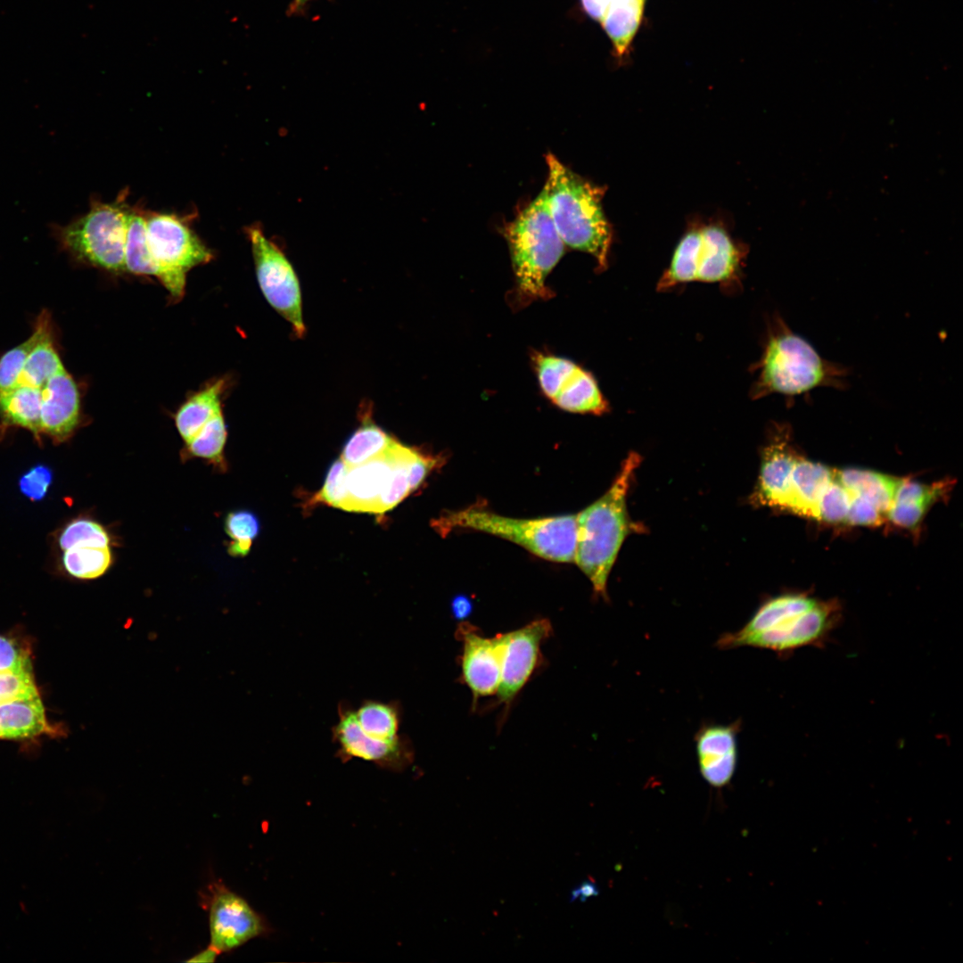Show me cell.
<instances>
[{
  "instance_id": "1",
  "label": "cell",
  "mask_w": 963,
  "mask_h": 963,
  "mask_svg": "<svg viewBox=\"0 0 963 963\" xmlns=\"http://www.w3.org/2000/svg\"><path fill=\"white\" fill-rule=\"evenodd\" d=\"M836 600L786 593L765 601L738 630L722 634L720 649L750 646L790 656L806 646L824 647L842 621Z\"/></svg>"
},
{
  "instance_id": "2",
  "label": "cell",
  "mask_w": 963,
  "mask_h": 963,
  "mask_svg": "<svg viewBox=\"0 0 963 963\" xmlns=\"http://www.w3.org/2000/svg\"><path fill=\"white\" fill-rule=\"evenodd\" d=\"M752 368L753 399L775 393L794 399L818 388L845 390L849 384L846 366L822 358L777 313L767 322L762 352Z\"/></svg>"
},
{
  "instance_id": "3",
  "label": "cell",
  "mask_w": 963,
  "mask_h": 963,
  "mask_svg": "<svg viewBox=\"0 0 963 963\" xmlns=\"http://www.w3.org/2000/svg\"><path fill=\"white\" fill-rule=\"evenodd\" d=\"M550 214L564 245L590 254L604 271L608 266L612 228L602 207L605 188L596 185L563 164L554 154L546 156Z\"/></svg>"
},
{
  "instance_id": "4",
  "label": "cell",
  "mask_w": 963,
  "mask_h": 963,
  "mask_svg": "<svg viewBox=\"0 0 963 963\" xmlns=\"http://www.w3.org/2000/svg\"><path fill=\"white\" fill-rule=\"evenodd\" d=\"M640 457L631 452L610 489L577 514L574 562L590 580L594 592L606 598L609 573L625 538L636 530L626 498Z\"/></svg>"
},
{
  "instance_id": "5",
  "label": "cell",
  "mask_w": 963,
  "mask_h": 963,
  "mask_svg": "<svg viewBox=\"0 0 963 963\" xmlns=\"http://www.w3.org/2000/svg\"><path fill=\"white\" fill-rule=\"evenodd\" d=\"M504 235L514 276L515 306L550 298L546 280L561 259L564 243L550 214L546 186L506 226Z\"/></svg>"
},
{
  "instance_id": "6",
  "label": "cell",
  "mask_w": 963,
  "mask_h": 963,
  "mask_svg": "<svg viewBox=\"0 0 963 963\" xmlns=\"http://www.w3.org/2000/svg\"><path fill=\"white\" fill-rule=\"evenodd\" d=\"M433 527L442 536L457 529L477 531L517 544L548 561L574 562L577 514L514 518L476 505L442 514L433 521Z\"/></svg>"
},
{
  "instance_id": "7",
  "label": "cell",
  "mask_w": 963,
  "mask_h": 963,
  "mask_svg": "<svg viewBox=\"0 0 963 963\" xmlns=\"http://www.w3.org/2000/svg\"><path fill=\"white\" fill-rule=\"evenodd\" d=\"M748 249L736 243L720 224H692L673 252L669 267L657 284L667 291L690 283H715L727 292L742 285V271Z\"/></svg>"
},
{
  "instance_id": "8",
  "label": "cell",
  "mask_w": 963,
  "mask_h": 963,
  "mask_svg": "<svg viewBox=\"0 0 963 963\" xmlns=\"http://www.w3.org/2000/svg\"><path fill=\"white\" fill-rule=\"evenodd\" d=\"M129 208L123 199L91 201L89 210L66 225H51L60 247L82 264L112 272L126 271L125 242Z\"/></svg>"
},
{
  "instance_id": "9",
  "label": "cell",
  "mask_w": 963,
  "mask_h": 963,
  "mask_svg": "<svg viewBox=\"0 0 963 963\" xmlns=\"http://www.w3.org/2000/svg\"><path fill=\"white\" fill-rule=\"evenodd\" d=\"M147 242L159 280L176 299L183 296L186 273L206 264L213 255L186 221L169 213L145 214Z\"/></svg>"
},
{
  "instance_id": "10",
  "label": "cell",
  "mask_w": 963,
  "mask_h": 963,
  "mask_svg": "<svg viewBox=\"0 0 963 963\" xmlns=\"http://www.w3.org/2000/svg\"><path fill=\"white\" fill-rule=\"evenodd\" d=\"M259 288L270 306L292 327L294 335L306 333L298 276L283 251L258 225L246 228Z\"/></svg>"
},
{
  "instance_id": "11",
  "label": "cell",
  "mask_w": 963,
  "mask_h": 963,
  "mask_svg": "<svg viewBox=\"0 0 963 963\" xmlns=\"http://www.w3.org/2000/svg\"><path fill=\"white\" fill-rule=\"evenodd\" d=\"M534 366L542 392L556 407L577 414L603 415L609 410L592 374L573 361L539 353L534 356Z\"/></svg>"
},
{
  "instance_id": "12",
  "label": "cell",
  "mask_w": 963,
  "mask_h": 963,
  "mask_svg": "<svg viewBox=\"0 0 963 963\" xmlns=\"http://www.w3.org/2000/svg\"><path fill=\"white\" fill-rule=\"evenodd\" d=\"M209 911L210 944L219 953L233 951L269 933L265 918L224 884H210L204 895Z\"/></svg>"
},
{
  "instance_id": "13",
  "label": "cell",
  "mask_w": 963,
  "mask_h": 963,
  "mask_svg": "<svg viewBox=\"0 0 963 963\" xmlns=\"http://www.w3.org/2000/svg\"><path fill=\"white\" fill-rule=\"evenodd\" d=\"M338 721L332 728L337 745L336 756L347 762L353 758L371 761L382 769L401 771L414 760V749L406 736L383 741L366 734L360 728L353 708L345 701L338 705Z\"/></svg>"
},
{
  "instance_id": "14",
  "label": "cell",
  "mask_w": 963,
  "mask_h": 963,
  "mask_svg": "<svg viewBox=\"0 0 963 963\" xmlns=\"http://www.w3.org/2000/svg\"><path fill=\"white\" fill-rule=\"evenodd\" d=\"M548 620H536L515 630L502 634L501 677L497 691L498 704L508 708L534 672L540 655V645L551 634Z\"/></svg>"
},
{
  "instance_id": "15",
  "label": "cell",
  "mask_w": 963,
  "mask_h": 963,
  "mask_svg": "<svg viewBox=\"0 0 963 963\" xmlns=\"http://www.w3.org/2000/svg\"><path fill=\"white\" fill-rule=\"evenodd\" d=\"M459 630L463 641L462 679L473 701L497 694L501 677L502 634L485 638L465 623Z\"/></svg>"
},
{
  "instance_id": "16",
  "label": "cell",
  "mask_w": 963,
  "mask_h": 963,
  "mask_svg": "<svg viewBox=\"0 0 963 963\" xmlns=\"http://www.w3.org/2000/svg\"><path fill=\"white\" fill-rule=\"evenodd\" d=\"M80 399L78 386L65 367L41 388L40 431L54 441L69 439L78 425Z\"/></svg>"
},
{
  "instance_id": "17",
  "label": "cell",
  "mask_w": 963,
  "mask_h": 963,
  "mask_svg": "<svg viewBox=\"0 0 963 963\" xmlns=\"http://www.w3.org/2000/svg\"><path fill=\"white\" fill-rule=\"evenodd\" d=\"M740 720L728 725L706 724L696 734L699 770L706 782L722 787L731 780L737 762Z\"/></svg>"
},
{
  "instance_id": "18",
  "label": "cell",
  "mask_w": 963,
  "mask_h": 963,
  "mask_svg": "<svg viewBox=\"0 0 963 963\" xmlns=\"http://www.w3.org/2000/svg\"><path fill=\"white\" fill-rule=\"evenodd\" d=\"M790 429L776 425L763 449L754 499L762 505L785 508L790 476L798 459L790 443Z\"/></svg>"
},
{
  "instance_id": "19",
  "label": "cell",
  "mask_w": 963,
  "mask_h": 963,
  "mask_svg": "<svg viewBox=\"0 0 963 963\" xmlns=\"http://www.w3.org/2000/svg\"><path fill=\"white\" fill-rule=\"evenodd\" d=\"M390 448L364 464L348 467V499L344 510L374 514L379 497L391 471Z\"/></svg>"
},
{
  "instance_id": "20",
  "label": "cell",
  "mask_w": 963,
  "mask_h": 963,
  "mask_svg": "<svg viewBox=\"0 0 963 963\" xmlns=\"http://www.w3.org/2000/svg\"><path fill=\"white\" fill-rule=\"evenodd\" d=\"M835 476L827 466L798 457L791 473L784 509L815 518L819 496Z\"/></svg>"
},
{
  "instance_id": "21",
  "label": "cell",
  "mask_w": 963,
  "mask_h": 963,
  "mask_svg": "<svg viewBox=\"0 0 963 963\" xmlns=\"http://www.w3.org/2000/svg\"><path fill=\"white\" fill-rule=\"evenodd\" d=\"M55 732L40 697L0 704V739L23 740Z\"/></svg>"
},
{
  "instance_id": "22",
  "label": "cell",
  "mask_w": 963,
  "mask_h": 963,
  "mask_svg": "<svg viewBox=\"0 0 963 963\" xmlns=\"http://www.w3.org/2000/svg\"><path fill=\"white\" fill-rule=\"evenodd\" d=\"M226 382L218 379L193 394L175 415L176 427L187 443L215 416L222 413V394Z\"/></svg>"
},
{
  "instance_id": "23",
  "label": "cell",
  "mask_w": 963,
  "mask_h": 963,
  "mask_svg": "<svg viewBox=\"0 0 963 963\" xmlns=\"http://www.w3.org/2000/svg\"><path fill=\"white\" fill-rule=\"evenodd\" d=\"M835 479L852 494L870 501L884 514L890 509L901 479L880 473L848 468L835 472Z\"/></svg>"
},
{
  "instance_id": "24",
  "label": "cell",
  "mask_w": 963,
  "mask_h": 963,
  "mask_svg": "<svg viewBox=\"0 0 963 963\" xmlns=\"http://www.w3.org/2000/svg\"><path fill=\"white\" fill-rule=\"evenodd\" d=\"M41 388L17 385L0 392V416L3 422L29 430L37 436L40 435Z\"/></svg>"
},
{
  "instance_id": "25",
  "label": "cell",
  "mask_w": 963,
  "mask_h": 963,
  "mask_svg": "<svg viewBox=\"0 0 963 963\" xmlns=\"http://www.w3.org/2000/svg\"><path fill=\"white\" fill-rule=\"evenodd\" d=\"M361 425L345 442L342 459L348 467L364 464L384 453L396 440L363 411Z\"/></svg>"
},
{
  "instance_id": "26",
  "label": "cell",
  "mask_w": 963,
  "mask_h": 963,
  "mask_svg": "<svg viewBox=\"0 0 963 963\" xmlns=\"http://www.w3.org/2000/svg\"><path fill=\"white\" fill-rule=\"evenodd\" d=\"M419 449L405 446L395 440L390 448L391 471L379 497L375 514H383L395 507L411 492L409 472L411 464Z\"/></svg>"
},
{
  "instance_id": "27",
  "label": "cell",
  "mask_w": 963,
  "mask_h": 963,
  "mask_svg": "<svg viewBox=\"0 0 963 963\" xmlns=\"http://www.w3.org/2000/svg\"><path fill=\"white\" fill-rule=\"evenodd\" d=\"M645 0H613L600 21L615 51L623 54L641 21Z\"/></svg>"
},
{
  "instance_id": "28",
  "label": "cell",
  "mask_w": 963,
  "mask_h": 963,
  "mask_svg": "<svg viewBox=\"0 0 963 963\" xmlns=\"http://www.w3.org/2000/svg\"><path fill=\"white\" fill-rule=\"evenodd\" d=\"M125 268L136 275L160 276L148 246L145 214L131 209L127 215Z\"/></svg>"
},
{
  "instance_id": "29",
  "label": "cell",
  "mask_w": 963,
  "mask_h": 963,
  "mask_svg": "<svg viewBox=\"0 0 963 963\" xmlns=\"http://www.w3.org/2000/svg\"><path fill=\"white\" fill-rule=\"evenodd\" d=\"M361 729L372 737L392 741L399 737L401 708L397 701L365 700L355 711Z\"/></svg>"
},
{
  "instance_id": "30",
  "label": "cell",
  "mask_w": 963,
  "mask_h": 963,
  "mask_svg": "<svg viewBox=\"0 0 963 963\" xmlns=\"http://www.w3.org/2000/svg\"><path fill=\"white\" fill-rule=\"evenodd\" d=\"M62 368L64 366L54 346L52 333H49L27 357L14 386L41 388L52 375Z\"/></svg>"
},
{
  "instance_id": "31",
  "label": "cell",
  "mask_w": 963,
  "mask_h": 963,
  "mask_svg": "<svg viewBox=\"0 0 963 963\" xmlns=\"http://www.w3.org/2000/svg\"><path fill=\"white\" fill-rule=\"evenodd\" d=\"M112 562L110 547H75L64 550L62 556L65 572L79 580H94L103 576Z\"/></svg>"
},
{
  "instance_id": "32",
  "label": "cell",
  "mask_w": 963,
  "mask_h": 963,
  "mask_svg": "<svg viewBox=\"0 0 963 963\" xmlns=\"http://www.w3.org/2000/svg\"><path fill=\"white\" fill-rule=\"evenodd\" d=\"M49 333H51L50 317L44 310L37 319L32 334L0 358V392L6 391L14 386L27 357Z\"/></svg>"
},
{
  "instance_id": "33",
  "label": "cell",
  "mask_w": 963,
  "mask_h": 963,
  "mask_svg": "<svg viewBox=\"0 0 963 963\" xmlns=\"http://www.w3.org/2000/svg\"><path fill=\"white\" fill-rule=\"evenodd\" d=\"M227 431L223 412L215 416L187 443L185 451L191 457H200L210 463L224 465V449Z\"/></svg>"
},
{
  "instance_id": "34",
  "label": "cell",
  "mask_w": 963,
  "mask_h": 963,
  "mask_svg": "<svg viewBox=\"0 0 963 963\" xmlns=\"http://www.w3.org/2000/svg\"><path fill=\"white\" fill-rule=\"evenodd\" d=\"M224 527L230 538L228 554L232 556H247L260 531L257 515L249 510L230 512L226 516Z\"/></svg>"
},
{
  "instance_id": "35",
  "label": "cell",
  "mask_w": 963,
  "mask_h": 963,
  "mask_svg": "<svg viewBox=\"0 0 963 963\" xmlns=\"http://www.w3.org/2000/svg\"><path fill=\"white\" fill-rule=\"evenodd\" d=\"M111 538L106 529L98 522L88 518H77L62 530L59 547L64 551L75 547H110Z\"/></svg>"
},
{
  "instance_id": "36",
  "label": "cell",
  "mask_w": 963,
  "mask_h": 963,
  "mask_svg": "<svg viewBox=\"0 0 963 963\" xmlns=\"http://www.w3.org/2000/svg\"><path fill=\"white\" fill-rule=\"evenodd\" d=\"M38 697L32 664L0 672V704Z\"/></svg>"
},
{
  "instance_id": "37",
  "label": "cell",
  "mask_w": 963,
  "mask_h": 963,
  "mask_svg": "<svg viewBox=\"0 0 963 963\" xmlns=\"http://www.w3.org/2000/svg\"><path fill=\"white\" fill-rule=\"evenodd\" d=\"M851 498L850 491L835 476L819 496L815 518L827 523L845 522Z\"/></svg>"
},
{
  "instance_id": "38",
  "label": "cell",
  "mask_w": 963,
  "mask_h": 963,
  "mask_svg": "<svg viewBox=\"0 0 963 963\" xmlns=\"http://www.w3.org/2000/svg\"><path fill=\"white\" fill-rule=\"evenodd\" d=\"M348 466L342 458L334 460L329 466L321 490L314 497L313 502L325 504L344 510L348 491L346 476Z\"/></svg>"
},
{
  "instance_id": "39",
  "label": "cell",
  "mask_w": 963,
  "mask_h": 963,
  "mask_svg": "<svg viewBox=\"0 0 963 963\" xmlns=\"http://www.w3.org/2000/svg\"><path fill=\"white\" fill-rule=\"evenodd\" d=\"M948 482H940L931 485L910 480H900L893 502H910L930 506L939 499L949 488Z\"/></svg>"
},
{
  "instance_id": "40",
  "label": "cell",
  "mask_w": 963,
  "mask_h": 963,
  "mask_svg": "<svg viewBox=\"0 0 963 963\" xmlns=\"http://www.w3.org/2000/svg\"><path fill=\"white\" fill-rule=\"evenodd\" d=\"M53 482V472L45 465H36L23 473L19 480L21 492L29 499L38 501L48 492Z\"/></svg>"
},
{
  "instance_id": "41",
  "label": "cell",
  "mask_w": 963,
  "mask_h": 963,
  "mask_svg": "<svg viewBox=\"0 0 963 963\" xmlns=\"http://www.w3.org/2000/svg\"><path fill=\"white\" fill-rule=\"evenodd\" d=\"M851 493V492H850ZM851 504L845 522L852 525H878L884 514L870 501L851 493Z\"/></svg>"
},
{
  "instance_id": "42",
  "label": "cell",
  "mask_w": 963,
  "mask_h": 963,
  "mask_svg": "<svg viewBox=\"0 0 963 963\" xmlns=\"http://www.w3.org/2000/svg\"><path fill=\"white\" fill-rule=\"evenodd\" d=\"M31 665L29 652L12 638L0 636V672Z\"/></svg>"
},
{
  "instance_id": "43",
  "label": "cell",
  "mask_w": 963,
  "mask_h": 963,
  "mask_svg": "<svg viewBox=\"0 0 963 963\" xmlns=\"http://www.w3.org/2000/svg\"><path fill=\"white\" fill-rule=\"evenodd\" d=\"M929 506L910 502H893L887 512L889 519L902 528H915Z\"/></svg>"
},
{
  "instance_id": "44",
  "label": "cell",
  "mask_w": 963,
  "mask_h": 963,
  "mask_svg": "<svg viewBox=\"0 0 963 963\" xmlns=\"http://www.w3.org/2000/svg\"><path fill=\"white\" fill-rule=\"evenodd\" d=\"M613 0H581L586 12L599 22Z\"/></svg>"
},
{
  "instance_id": "45",
  "label": "cell",
  "mask_w": 963,
  "mask_h": 963,
  "mask_svg": "<svg viewBox=\"0 0 963 963\" xmlns=\"http://www.w3.org/2000/svg\"><path fill=\"white\" fill-rule=\"evenodd\" d=\"M473 605L465 597H457L451 603V611L457 621H465L472 613Z\"/></svg>"
},
{
  "instance_id": "46",
  "label": "cell",
  "mask_w": 963,
  "mask_h": 963,
  "mask_svg": "<svg viewBox=\"0 0 963 963\" xmlns=\"http://www.w3.org/2000/svg\"><path fill=\"white\" fill-rule=\"evenodd\" d=\"M219 954L220 953H219L218 951H217L214 947L210 945L207 949H205V950L202 951L201 952L193 955L192 958H190L186 961L187 962H213Z\"/></svg>"
},
{
  "instance_id": "47",
  "label": "cell",
  "mask_w": 963,
  "mask_h": 963,
  "mask_svg": "<svg viewBox=\"0 0 963 963\" xmlns=\"http://www.w3.org/2000/svg\"><path fill=\"white\" fill-rule=\"evenodd\" d=\"M597 893V890L592 883H585L580 888L572 892V899H586Z\"/></svg>"
},
{
  "instance_id": "48",
  "label": "cell",
  "mask_w": 963,
  "mask_h": 963,
  "mask_svg": "<svg viewBox=\"0 0 963 963\" xmlns=\"http://www.w3.org/2000/svg\"><path fill=\"white\" fill-rule=\"evenodd\" d=\"M310 0H293L291 10L292 12L300 10V8L303 7Z\"/></svg>"
}]
</instances>
